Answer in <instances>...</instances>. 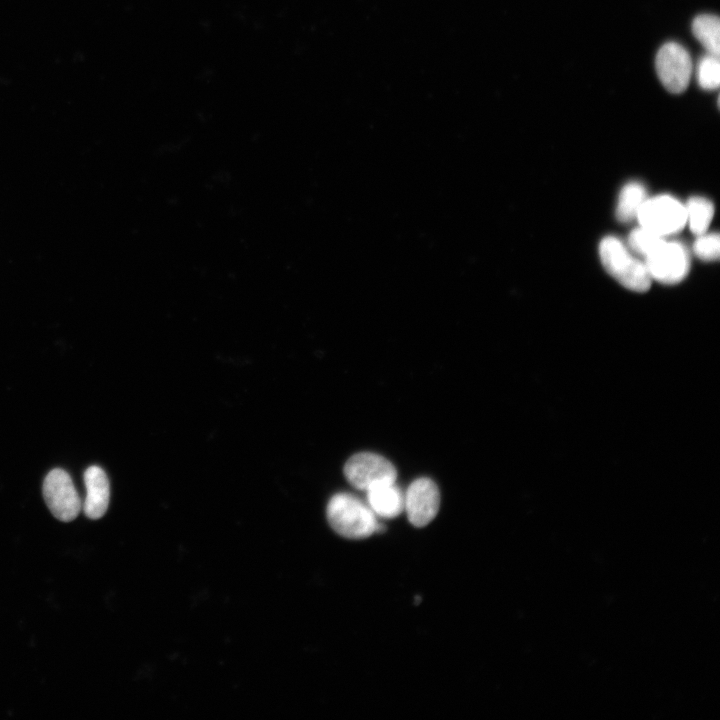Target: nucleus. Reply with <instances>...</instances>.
Returning a JSON list of instances; mask_svg holds the SVG:
<instances>
[{
  "mask_svg": "<svg viewBox=\"0 0 720 720\" xmlns=\"http://www.w3.org/2000/svg\"><path fill=\"white\" fill-rule=\"evenodd\" d=\"M326 512L330 526L345 538H367L384 528L370 507L349 493L332 496Z\"/></svg>",
  "mask_w": 720,
  "mask_h": 720,
  "instance_id": "nucleus-1",
  "label": "nucleus"
},
{
  "mask_svg": "<svg viewBox=\"0 0 720 720\" xmlns=\"http://www.w3.org/2000/svg\"><path fill=\"white\" fill-rule=\"evenodd\" d=\"M599 253L606 271L622 286L635 292L650 288L652 279L644 261L633 256L618 238L607 236L602 239Z\"/></svg>",
  "mask_w": 720,
  "mask_h": 720,
  "instance_id": "nucleus-2",
  "label": "nucleus"
},
{
  "mask_svg": "<svg viewBox=\"0 0 720 720\" xmlns=\"http://www.w3.org/2000/svg\"><path fill=\"white\" fill-rule=\"evenodd\" d=\"M637 219L640 227L666 238L685 226V205L670 195L647 198L639 210Z\"/></svg>",
  "mask_w": 720,
  "mask_h": 720,
  "instance_id": "nucleus-3",
  "label": "nucleus"
},
{
  "mask_svg": "<svg viewBox=\"0 0 720 720\" xmlns=\"http://www.w3.org/2000/svg\"><path fill=\"white\" fill-rule=\"evenodd\" d=\"M644 263L652 280L671 285L686 277L690 256L684 245L664 238L644 257Z\"/></svg>",
  "mask_w": 720,
  "mask_h": 720,
  "instance_id": "nucleus-4",
  "label": "nucleus"
},
{
  "mask_svg": "<svg viewBox=\"0 0 720 720\" xmlns=\"http://www.w3.org/2000/svg\"><path fill=\"white\" fill-rule=\"evenodd\" d=\"M43 496L54 517L63 522L74 520L82 508L70 475L59 468L51 470L45 477Z\"/></svg>",
  "mask_w": 720,
  "mask_h": 720,
  "instance_id": "nucleus-5",
  "label": "nucleus"
},
{
  "mask_svg": "<svg viewBox=\"0 0 720 720\" xmlns=\"http://www.w3.org/2000/svg\"><path fill=\"white\" fill-rule=\"evenodd\" d=\"M344 475L353 487L366 491L378 483L395 482L397 471L385 457L376 453L360 452L347 460Z\"/></svg>",
  "mask_w": 720,
  "mask_h": 720,
  "instance_id": "nucleus-6",
  "label": "nucleus"
},
{
  "mask_svg": "<svg viewBox=\"0 0 720 720\" xmlns=\"http://www.w3.org/2000/svg\"><path fill=\"white\" fill-rule=\"evenodd\" d=\"M656 71L669 92L682 93L689 84L692 72V60L688 51L676 42L664 44L656 56Z\"/></svg>",
  "mask_w": 720,
  "mask_h": 720,
  "instance_id": "nucleus-7",
  "label": "nucleus"
},
{
  "mask_svg": "<svg viewBox=\"0 0 720 720\" xmlns=\"http://www.w3.org/2000/svg\"><path fill=\"white\" fill-rule=\"evenodd\" d=\"M440 507V492L430 478L414 480L404 495V509L408 520L415 527H424L437 515Z\"/></svg>",
  "mask_w": 720,
  "mask_h": 720,
  "instance_id": "nucleus-8",
  "label": "nucleus"
},
{
  "mask_svg": "<svg viewBox=\"0 0 720 720\" xmlns=\"http://www.w3.org/2000/svg\"><path fill=\"white\" fill-rule=\"evenodd\" d=\"M86 497L83 503L85 515L99 519L107 511L110 499V485L106 473L98 466H90L84 473Z\"/></svg>",
  "mask_w": 720,
  "mask_h": 720,
  "instance_id": "nucleus-9",
  "label": "nucleus"
},
{
  "mask_svg": "<svg viewBox=\"0 0 720 720\" xmlns=\"http://www.w3.org/2000/svg\"><path fill=\"white\" fill-rule=\"evenodd\" d=\"M367 502L376 516L395 518L404 510V494L395 482H382L366 490Z\"/></svg>",
  "mask_w": 720,
  "mask_h": 720,
  "instance_id": "nucleus-10",
  "label": "nucleus"
},
{
  "mask_svg": "<svg viewBox=\"0 0 720 720\" xmlns=\"http://www.w3.org/2000/svg\"><path fill=\"white\" fill-rule=\"evenodd\" d=\"M644 186L638 182L626 184L618 198L616 216L620 222H630L637 218L639 210L647 199Z\"/></svg>",
  "mask_w": 720,
  "mask_h": 720,
  "instance_id": "nucleus-11",
  "label": "nucleus"
},
{
  "mask_svg": "<svg viewBox=\"0 0 720 720\" xmlns=\"http://www.w3.org/2000/svg\"><path fill=\"white\" fill-rule=\"evenodd\" d=\"M692 32L709 54H720V21L718 16L702 14L692 23Z\"/></svg>",
  "mask_w": 720,
  "mask_h": 720,
  "instance_id": "nucleus-12",
  "label": "nucleus"
},
{
  "mask_svg": "<svg viewBox=\"0 0 720 720\" xmlns=\"http://www.w3.org/2000/svg\"><path fill=\"white\" fill-rule=\"evenodd\" d=\"M685 211L690 230L696 235L706 233L714 215L713 204L704 197L695 196L688 200Z\"/></svg>",
  "mask_w": 720,
  "mask_h": 720,
  "instance_id": "nucleus-13",
  "label": "nucleus"
},
{
  "mask_svg": "<svg viewBox=\"0 0 720 720\" xmlns=\"http://www.w3.org/2000/svg\"><path fill=\"white\" fill-rule=\"evenodd\" d=\"M697 79L702 89H717L720 84L719 57L709 53L703 56L698 64Z\"/></svg>",
  "mask_w": 720,
  "mask_h": 720,
  "instance_id": "nucleus-14",
  "label": "nucleus"
},
{
  "mask_svg": "<svg viewBox=\"0 0 720 720\" xmlns=\"http://www.w3.org/2000/svg\"><path fill=\"white\" fill-rule=\"evenodd\" d=\"M662 239L664 237L639 227L630 233L628 244L632 251L645 257Z\"/></svg>",
  "mask_w": 720,
  "mask_h": 720,
  "instance_id": "nucleus-15",
  "label": "nucleus"
},
{
  "mask_svg": "<svg viewBox=\"0 0 720 720\" xmlns=\"http://www.w3.org/2000/svg\"><path fill=\"white\" fill-rule=\"evenodd\" d=\"M693 251L703 261L718 260L720 239L718 233H703L694 242Z\"/></svg>",
  "mask_w": 720,
  "mask_h": 720,
  "instance_id": "nucleus-16",
  "label": "nucleus"
}]
</instances>
